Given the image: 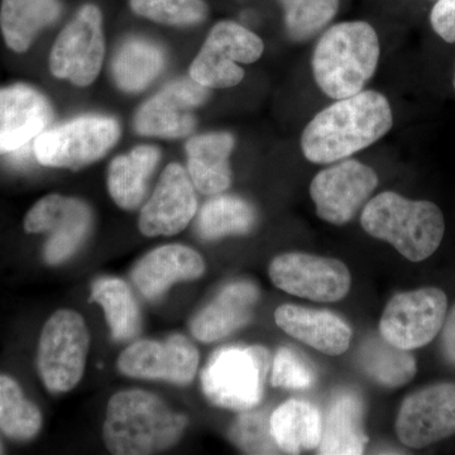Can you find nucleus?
<instances>
[{"mask_svg": "<svg viewBox=\"0 0 455 455\" xmlns=\"http://www.w3.org/2000/svg\"><path fill=\"white\" fill-rule=\"evenodd\" d=\"M433 2H436V0H433Z\"/></svg>", "mask_w": 455, "mask_h": 455, "instance_id": "nucleus-40", "label": "nucleus"}, {"mask_svg": "<svg viewBox=\"0 0 455 455\" xmlns=\"http://www.w3.org/2000/svg\"><path fill=\"white\" fill-rule=\"evenodd\" d=\"M453 86H454V90H455V73H454Z\"/></svg>", "mask_w": 455, "mask_h": 455, "instance_id": "nucleus-39", "label": "nucleus"}, {"mask_svg": "<svg viewBox=\"0 0 455 455\" xmlns=\"http://www.w3.org/2000/svg\"><path fill=\"white\" fill-rule=\"evenodd\" d=\"M272 435L283 453L315 451L323 436V415L314 403L286 401L271 414Z\"/></svg>", "mask_w": 455, "mask_h": 455, "instance_id": "nucleus-26", "label": "nucleus"}, {"mask_svg": "<svg viewBox=\"0 0 455 455\" xmlns=\"http://www.w3.org/2000/svg\"><path fill=\"white\" fill-rule=\"evenodd\" d=\"M90 299L103 307L114 340H130L140 333L142 320L139 304L125 281L116 277L98 278L92 283Z\"/></svg>", "mask_w": 455, "mask_h": 455, "instance_id": "nucleus-28", "label": "nucleus"}, {"mask_svg": "<svg viewBox=\"0 0 455 455\" xmlns=\"http://www.w3.org/2000/svg\"><path fill=\"white\" fill-rule=\"evenodd\" d=\"M269 278L278 289L317 302H335L348 295L352 276L339 259L307 253H284L272 259Z\"/></svg>", "mask_w": 455, "mask_h": 455, "instance_id": "nucleus-12", "label": "nucleus"}, {"mask_svg": "<svg viewBox=\"0 0 455 455\" xmlns=\"http://www.w3.org/2000/svg\"><path fill=\"white\" fill-rule=\"evenodd\" d=\"M106 57L100 9L85 4L57 36L50 53V70L57 79L85 88L97 80Z\"/></svg>", "mask_w": 455, "mask_h": 455, "instance_id": "nucleus-9", "label": "nucleus"}, {"mask_svg": "<svg viewBox=\"0 0 455 455\" xmlns=\"http://www.w3.org/2000/svg\"><path fill=\"white\" fill-rule=\"evenodd\" d=\"M229 438L236 448L247 454H280L272 435L271 416L266 411L241 412L229 430Z\"/></svg>", "mask_w": 455, "mask_h": 455, "instance_id": "nucleus-34", "label": "nucleus"}, {"mask_svg": "<svg viewBox=\"0 0 455 455\" xmlns=\"http://www.w3.org/2000/svg\"><path fill=\"white\" fill-rule=\"evenodd\" d=\"M442 352L448 363L455 367V305L442 326Z\"/></svg>", "mask_w": 455, "mask_h": 455, "instance_id": "nucleus-37", "label": "nucleus"}, {"mask_svg": "<svg viewBox=\"0 0 455 455\" xmlns=\"http://www.w3.org/2000/svg\"><path fill=\"white\" fill-rule=\"evenodd\" d=\"M361 364L373 381L387 388L403 387L418 372L411 350L397 348L382 337H374L364 344Z\"/></svg>", "mask_w": 455, "mask_h": 455, "instance_id": "nucleus-30", "label": "nucleus"}, {"mask_svg": "<svg viewBox=\"0 0 455 455\" xmlns=\"http://www.w3.org/2000/svg\"><path fill=\"white\" fill-rule=\"evenodd\" d=\"M367 444L363 401L353 392H341L331 401L325 418H323V436L317 453L363 454Z\"/></svg>", "mask_w": 455, "mask_h": 455, "instance_id": "nucleus-23", "label": "nucleus"}, {"mask_svg": "<svg viewBox=\"0 0 455 455\" xmlns=\"http://www.w3.org/2000/svg\"><path fill=\"white\" fill-rule=\"evenodd\" d=\"M362 228L379 241L388 242L411 262L429 259L445 233L444 215L427 200H410L392 191L379 194L364 206Z\"/></svg>", "mask_w": 455, "mask_h": 455, "instance_id": "nucleus-4", "label": "nucleus"}, {"mask_svg": "<svg viewBox=\"0 0 455 455\" xmlns=\"http://www.w3.org/2000/svg\"><path fill=\"white\" fill-rule=\"evenodd\" d=\"M188 424L187 416L171 411L154 394L121 391L108 403L103 439L112 454L160 453L181 439Z\"/></svg>", "mask_w": 455, "mask_h": 455, "instance_id": "nucleus-2", "label": "nucleus"}, {"mask_svg": "<svg viewBox=\"0 0 455 455\" xmlns=\"http://www.w3.org/2000/svg\"><path fill=\"white\" fill-rule=\"evenodd\" d=\"M188 172L194 187L204 196H220L232 184L230 155L235 137L227 132L199 134L188 140Z\"/></svg>", "mask_w": 455, "mask_h": 455, "instance_id": "nucleus-22", "label": "nucleus"}, {"mask_svg": "<svg viewBox=\"0 0 455 455\" xmlns=\"http://www.w3.org/2000/svg\"><path fill=\"white\" fill-rule=\"evenodd\" d=\"M196 190L188 170L181 164H170L140 211L139 227L142 235L169 236L181 233L196 215Z\"/></svg>", "mask_w": 455, "mask_h": 455, "instance_id": "nucleus-17", "label": "nucleus"}, {"mask_svg": "<svg viewBox=\"0 0 455 455\" xmlns=\"http://www.w3.org/2000/svg\"><path fill=\"white\" fill-rule=\"evenodd\" d=\"M379 185V176L357 160H341L320 171L310 185V196L320 220L333 226L349 223Z\"/></svg>", "mask_w": 455, "mask_h": 455, "instance_id": "nucleus-11", "label": "nucleus"}, {"mask_svg": "<svg viewBox=\"0 0 455 455\" xmlns=\"http://www.w3.org/2000/svg\"><path fill=\"white\" fill-rule=\"evenodd\" d=\"M52 118L49 99L31 86L18 84L0 89V156L28 146Z\"/></svg>", "mask_w": 455, "mask_h": 455, "instance_id": "nucleus-18", "label": "nucleus"}, {"mask_svg": "<svg viewBox=\"0 0 455 455\" xmlns=\"http://www.w3.org/2000/svg\"><path fill=\"white\" fill-rule=\"evenodd\" d=\"M263 51L265 44L256 33L232 20H221L209 32L188 73L205 88H233L244 79L238 64H253Z\"/></svg>", "mask_w": 455, "mask_h": 455, "instance_id": "nucleus-8", "label": "nucleus"}, {"mask_svg": "<svg viewBox=\"0 0 455 455\" xmlns=\"http://www.w3.org/2000/svg\"><path fill=\"white\" fill-rule=\"evenodd\" d=\"M434 32L448 44H455V0H436L430 14Z\"/></svg>", "mask_w": 455, "mask_h": 455, "instance_id": "nucleus-36", "label": "nucleus"}, {"mask_svg": "<svg viewBox=\"0 0 455 455\" xmlns=\"http://www.w3.org/2000/svg\"><path fill=\"white\" fill-rule=\"evenodd\" d=\"M271 385L283 390L307 391L315 386V367L301 352L283 347L272 362Z\"/></svg>", "mask_w": 455, "mask_h": 455, "instance_id": "nucleus-35", "label": "nucleus"}, {"mask_svg": "<svg viewBox=\"0 0 455 455\" xmlns=\"http://www.w3.org/2000/svg\"><path fill=\"white\" fill-rule=\"evenodd\" d=\"M41 410L26 398L16 379L0 374V430L8 438L28 442L42 427Z\"/></svg>", "mask_w": 455, "mask_h": 455, "instance_id": "nucleus-31", "label": "nucleus"}, {"mask_svg": "<svg viewBox=\"0 0 455 455\" xmlns=\"http://www.w3.org/2000/svg\"><path fill=\"white\" fill-rule=\"evenodd\" d=\"M90 334L85 320L74 310H57L40 337L37 367L42 382L52 394L73 390L83 379Z\"/></svg>", "mask_w": 455, "mask_h": 455, "instance_id": "nucleus-7", "label": "nucleus"}, {"mask_svg": "<svg viewBox=\"0 0 455 455\" xmlns=\"http://www.w3.org/2000/svg\"><path fill=\"white\" fill-rule=\"evenodd\" d=\"M132 11L160 25L191 27L208 17L204 0H130Z\"/></svg>", "mask_w": 455, "mask_h": 455, "instance_id": "nucleus-33", "label": "nucleus"}, {"mask_svg": "<svg viewBox=\"0 0 455 455\" xmlns=\"http://www.w3.org/2000/svg\"><path fill=\"white\" fill-rule=\"evenodd\" d=\"M205 268L203 257L193 248L167 244L140 259L132 278L146 299L157 300L172 284L199 280Z\"/></svg>", "mask_w": 455, "mask_h": 455, "instance_id": "nucleus-19", "label": "nucleus"}, {"mask_svg": "<svg viewBox=\"0 0 455 455\" xmlns=\"http://www.w3.org/2000/svg\"><path fill=\"white\" fill-rule=\"evenodd\" d=\"M271 357L265 347H226L209 359L202 373L203 392L218 407L243 412L265 395Z\"/></svg>", "mask_w": 455, "mask_h": 455, "instance_id": "nucleus-5", "label": "nucleus"}, {"mask_svg": "<svg viewBox=\"0 0 455 455\" xmlns=\"http://www.w3.org/2000/svg\"><path fill=\"white\" fill-rule=\"evenodd\" d=\"M60 0H3L0 29L5 44L14 52L31 49L41 31L61 16Z\"/></svg>", "mask_w": 455, "mask_h": 455, "instance_id": "nucleus-25", "label": "nucleus"}, {"mask_svg": "<svg viewBox=\"0 0 455 455\" xmlns=\"http://www.w3.org/2000/svg\"><path fill=\"white\" fill-rule=\"evenodd\" d=\"M379 55V36L370 23H339L317 41L311 59L314 79L326 97H352L372 79Z\"/></svg>", "mask_w": 455, "mask_h": 455, "instance_id": "nucleus-3", "label": "nucleus"}, {"mask_svg": "<svg viewBox=\"0 0 455 455\" xmlns=\"http://www.w3.org/2000/svg\"><path fill=\"white\" fill-rule=\"evenodd\" d=\"M448 298L438 287L398 293L388 301L379 322V334L397 348H423L442 331Z\"/></svg>", "mask_w": 455, "mask_h": 455, "instance_id": "nucleus-10", "label": "nucleus"}, {"mask_svg": "<svg viewBox=\"0 0 455 455\" xmlns=\"http://www.w3.org/2000/svg\"><path fill=\"white\" fill-rule=\"evenodd\" d=\"M119 139L116 119L83 116L42 132L33 140V154L44 166L80 170L103 158Z\"/></svg>", "mask_w": 455, "mask_h": 455, "instance_id": "nucleus-6", "label": "nucleus"}, {"mask_svg": "<svg viewBox=\"0 0 455 455\" xmlns=\"http://www.w3.org/2000/svg\"><path fill=\"white\" fill-rule=\"evenodd\" d=\"M209 89L196 80L179 79L148 99L134 116V130L140 136L178 140L196 130L194 109L203 106Z\"/></svg>", "mask_w": 455, "mask_h": 455, "instance_id": "nucleus-15", "label": "nucleus"}, {"mask_svg": "<svg viewBox=\"0 0 455 455\" xmlns=\"http://www.w3.org/2000/svg\"><path fill=\"white\" fill-rule=\"evenodd\" d=\"M259 290L250 281H235L200 310L191 322V333L203 343L224 339L252 320Z\"/></svg>", "mask_w": 455, "mask_h": 455, "instance_id": "nucleus-20", "label": "nucleus"}, {"mask_svg": "<svg viewBox=\"0 0 455 455\" xmlns=\"http://www.w3.org/2000/svg\"><path fill=\"white\" fill-rule=\"evenodd\" d=\"M157 147L137 146L114 158L108 170V191L123 211H134L145 200L149 179L160 163Z\"/></svg>", "mask_w": 455, "mask_h": 455, "instance_id": "nucleus-24", "label": "nucleus"}, {"mask_svg": "<svg viewBox=\"0 0 455 455\" xmlns=\"http://www.w3.org/2000/svg\"><path fill=\"white\" fill-rule=\"evenodd\" d=\"M275 322L290 337L326 355H343L352 340V329L331 311L284 304L275 311Z\"/></svg>", "mask_w": 455, "mask_h": 455, "instance_id": "nucleus-21", "label": "nucleus"}, {"mask_svg": "<svg viewBox=\"0 0 455 455\" xmlns=\"http://www.w3.org/2000/svg\"><path fill=\"white\" fill-rule=\"evenodd\" d=\"M0 454H4V447H3L2 443H0Z\"/></svg>", "mask_w": 455, "mask_h": 455, "instance_id": "nucleus-38", "label": "nucleus"}, {"mask_svg": "<svg viewBox=\"0 0 455 455\" xmlns=\"http://www.w3.org/2000/svg\"><path fill=\"white\" fill-rule=\"evenodd\" d=\"M166 64L163 49L146 38L132 37L123 42L114 55L112 74L116 86L124 92H140L160 76Z\"/></svg>", "mask_w": 455, "mask_h": 455, "instance_id": "nucleus-27", "label": "nucleus"}, {"mask_svg": "<svg viewBox=\"0 0 455 455\" xmlns=\"http://www.w3.org/2000/svg\"><path fill=\"white\" fill-rule=\"evenodd\" d=\"M397 438L406 447L423 449L455 435V382H440L412 392L401 403Z\"/></svg>", "mask_w": 455, "mask_h": 455, "instance_id": "nucleus-14", "label": "nucleus"}, {"mask_svg": "<svg viewBox=\"0 0 455 455\" xmlns=\"http://www.w3.org/2000/svg\"><path fill=\"white\" fill-rule=\"evenodd\" d=\"M92 212L85 203L75 197L51 194L42 197L25 218L27 233H50L44 244V260L49 265L64 263L73 257L88 238Z\"/></svg>", "mask_w": 455, "mask_h": 455, "instance_id": "nucleus-13", "label": "nucleus"}, {"mask_svg": "<svg viewBox=\"0 0 455 455\" xmlns=\"http://www.w3.org/2000/svg\"><path fill=\"white\" fill-rule=\"evenodd\" d=\"M200 355L196 347L181 334L164 343L139 340L119 355L118 370L132 379H160L188 385L196 379Z\"/></svg>", "mask_w": 455, "mask_h": 455, "instance_id": "nucleus-16", "label": "nucleus"}, {"mask_svg": "<svg viewBox=\"0 0 455 455\" xmlns=\"http://www.w3.org/2000/svg\"><path fill=\"white\" fill-rule=\"evenodd\" d=\"M340 0H281L287 35L295 42L310 40L337 16Z\"/></svg>", "mask_w": 455, "mask_h": 455, "instance_id": "nucleus-32", "label": "nucleus"}, {"mask_svg": "<svg viewBox=\"0 0 455 455\" xmlns=\"http://www.w3.org/2000/svg\"><path fill=\"white\" fill-rule=\"evenodd\" d=\"M256 220V212L250 203L242 197L220 194L203 206L196 229L205 241H217L228 235H247Z\"/></svg>", "mask_w": 455, "mask_h": 455, "instance_id": "nucleus-29", "label": "nucleus"}, {"mask_svg": "<svg viewBox=\"0 0 455 455\" xmlns=\"http://www.w3.org/2000/svg\"><path fill=\"white\" fill-rule=\"evenodd\" d=\"M392 125L387 98L374 90H362L314 116L302 132L301 151L313 164L338 163L374 145Z\"/></svg>", "mask_w": 455, "mask_h": 455, "instance_id": "nucleus-1", "label": "nucleus"}]
</instances>
